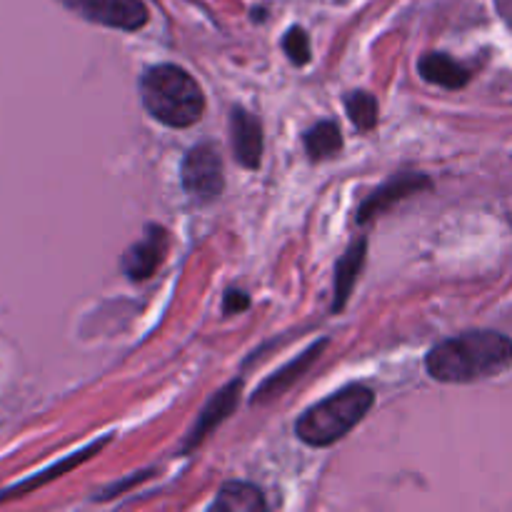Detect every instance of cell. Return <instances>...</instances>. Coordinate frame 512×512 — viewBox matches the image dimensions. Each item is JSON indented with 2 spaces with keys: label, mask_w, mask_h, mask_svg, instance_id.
<instances>
[{
  "label": "cell",
  "mask_w": 512,
  "mask_h": 512,
  "mask_svg": "<svg viewBox=\"0 0 512 512\" xmlns=\"http://www.w3.org/2000/svg\"><path fill=\"white\" fill-rule=\"evenodd\" d=\"M365 255H368V240L358 238L348 250H345V255L338 260V265H335L333 313H340V310L348 305L355 283H358L360 273H363Z\"/></svg>",
  "instance_id": "cell-11"
},
{
  "label": "cell",
  "mask_w": 512,
  "mask_h": 512,
  "mask_svg": "<svg viewBox=\"0 0 512 512\" xmlns=\"http://www.w3.org/2000/svg\"><path fill=\"white\" fill-rule=\"evenodd\" d=\"M303 145L310 160H328L338 155L340 148H343V133H340V128L333 120H320L318 125L305 130Z\"/></svg>",
  "instance_id": "cell-15"
},
{
  "label": "cell",
  "mask_w": 512,
  "mask_h": 512,
  "mask_svg": "<svg viewBox=\"0 0 512 512\" xmlns=\"http://www.w3.org/2000/svg\"><path fill=\"white\" fill-rule=\"evenodd\" d=\"M58 3L88 23L125 30V33H135L150 18L143 0H58Z\"/></svg>",
  "instance_id": "cell-5"
},
{
  "label": "cell",
  "mask_w": 512,
  "mask_h": 512,
  "mask_svg": "<svg viewBox=\"0 0 512 512\" xmlns=\"http://www.w3.org/2000/svg\"><path fill=\"white\" fill-rule=\"evenodd\" d=\"M418 73L423 80L440 85L445 90L465 88L470 83V78H473L468 65H463L460 60L450 58L445 53H425L418 60Z\"/></svg>",
  "instance_id": "cell-12"
},
{
  "label": "cell",
  "mask_w": 512,
  "mask_h": 512,
  "mask_svg": "<svg viewBox=\"0 0 512 512\" xmlns=\"http://www.w3.org/2000/svg\"><path fill=\"white\" fill-rule=\"evenodd\" d=\"M430 178L423 173H398L393 175L390 180H385L380 188H375L373 193L368 195V198L363 200V203L358 205V213H355V220H358L360 225L370 223L373 218H378V215L388 213L393 205H398L400 200L410 198V195L420 193V190H428L430 188Z\"/></svg>",
  "instance_id": "cell-7"
},
{
  "label": "cell",
  "mask_w": 512,
  "mask_h": 512,
  "mask_svg": "<svg viewBox=\"0 0 512 512\" xmlns=\"http://www.w3.org/2000/svg\"><path fill=\"white\" fill-rule=\"evenodd\" d=\"M230 143L233 155L245 170H258L263 163V125L245 108H233L230 113Z\"/></svg>",
  "instance_id": "cell-9"
},
{
  "label": "cell",
  "mask_w": 512,
  "mask_h": 512,
  "mask_svg": "<svg viewBox=\"0 0 512 512\" xmlns=\"http://www.w3.org/2000/svg\"><path fill=\"white\" fill-rule=\"evenodd\" d=\"M240 390H243V380H233V383L220 388L218 393L208 400V405H205L203 413L198 415V420H195V425L190 428V433L185 435L183 443H180V455L193 453L218 425H223L225 420L235 413V408H238L240 403Z\"/></svg>",
  "instance_id": "cell-8"
},
{
  "label": "cell",
  "mask_w": 512,
  "mask_h": 512,
  "mask_svg": "<svg viewBox=\"0 0 512 512\" xmlns=\"http://www.w3.org/2000/svg\"><path fill=\"white\" fill-rule=\"evenodd\" d=\"M180 180L183 190L198 203H210L218 198L225 188L223 158L213 143H200L185 153L180 165Z\"/></svg>",
  "instance_id": "cell-4"
},
{
  "label": "cell",
  "mask_w": 512,
  "mask_h": 512,
  "mask_svg": "<svg viewBox=\"0 0 512 512\" xmlns=\"http://www.w3.org/2000/svg\"><path fill=\"white\" fill-rule=\"evenodd\" d=\"M373 403L375 393L368 385H348L305 410L295 423V435L310 448H328L343 440L370 413Z\"/></svg>",
  "instance_id": "cell-3"
},
{
  "label": "cell",
  "mask_w": 512,
  "mask_h": 512,
  "mask_svg": "<svg viewBox=\"0 0 512 512\" xmlns=\"http://www.w3.org/2000/svg\"><path fill=\"white\" fill-rule=\"evenodd\" d=\"M140 100L158 123L168 128H190L205 113V95L198 80L180 65H153L140 78Z\"/></svg>",
  "instance_id": "cell-2"
},
{
  "label": "cell",
  "mask_w": 512,
  "mask_h": 512,
  "mask_svg": "<svg viewBox=\"0 0 512 512\" xmlns=\"http://www.w3.org/2000/svg\"><path fill=\"white\" fill-rule=\"evenodd\" d=\"M108 443H110V435H105V438H100V440H95V443H90V445H85V448H80L78 453H73V455H68V458H63V460H60V463H55V465H50V468L40 470V473L33 475V478H30V480H23V483L13 485V488L3 490V493H0V503H5V500L20 498V495L33 493L35 488H40V485L50 483V480H55V478H63L65 473H70V470H73V468L83 465L85 460H90V458H93V455H98L100 450H103Z\"/></svg>",
  "instance_id": "cell-10"
},
{
  "label": "cell",
  "mask_w": 512,
  "mask_h": 512,
  "mask_svg": "<svg viewBox=\"0 0 512 512\" xmlns=\"http://www.w3.org/2000/svg\"><path fill=\"white\" fill-rule=\"evenodd\" d=\"M153 475H155V470H143V473H140V475H133V478L123 480V483H115V485H110V488H105L103 493L95 495V500H110V498H115V495H123L125 490L133 488V485L145 483V480L153 478Z\"/></svg>",
  "instance_id": "cell-18"
},
{
  "label": "cell",
  "mask_w": 512,
  "mask_h": 512,
  "mask_svg": "<svg viewBox=\"0 0 512 512\" xmlns=\"http://www.w3.org/2000/svg\"><path fill=\"white\" fill-rule=\"evenodd\" d=\"M283 50L290 63L305 65L310 60V38L303 28H290L283 38Z\"/></svg>",
  "instance_id": "cell-17"
},
{
  "label": "cell",
  "mask_w": 512,
  "mask_h": 512,
  "mask_svg": "<svg viewBox=\"0 0 512 512\" xmlns=\"http://www.w3.org/2000/svg\"><path fill=\"white\" fill-rule=\"evenodd\" d=\"M512 368V338L498 330H468L430 348L425 370L438 383L465 385L498 378Z\"/></svg>",
  "instance_id": "cell-1"
},
{
  "label": "cell",
  "mask_w": 512,
  "mask_h": 512,
  "mask_svg": "<svg viewBox=\"0 0 512 512\" xmlns=\"http://www.w3.org/2000/svg\"><path fill=\"white\" fill-rule=\"evenodd\" d=\"M325 345H328V340H320V343L310 345V348L305 350V353L300 355V358H295L293 363H288V365H285V368H280L278 373L270 375V378L265 380V383L260 385L258 390H255V395H253V400H250V403H253V405L268 403V400H273V398H278V395H283L285 390H288L290 385L295 383V380L303 378V373L310 368V365L315 363V360H318L320 350H323Z\"/></svg>",
  "instance_id": "cell-13"
},
{
  "label": "cell",
  "mask_w": 512,
  "mask_h": 512,
  "mask_svg": "<svg viewBox=\"0 0 512 512\" xmlns=\"http://www.w3.org/2000/svg\"><path fill=\"white\" fill-rule=\"evenodd\" d=\"M268 508L260 488L250 483H240V480H230L220 488L218 498L210 505V510L218 512H258Z\"/></svg>",
  "instance_id": "cell-14"
},
{
  "label": "cell",
  "mask_w": 512,
  "mask_h": 512,
  "mask_svg": "<svg viewBox=\"0 0 512 512\" xmlns=\"http://www.w3.org/2000/svg\"><path fill=\"white\" fill-rule=\"evenodd\" d=\"M250 308V298L245 290H228L223 298V313L225 315H235V313H245Z\"/></svg>",
  "instance_id": "cell-19"
},
{
  "label": "cell",
  "mask_w": 512,
  "mask_h": 512,
  "mask_svg": "<svg viewBox=\"0 0 512 512\" xmlns=\"http://www.w3.org/2000/svg\"><path fill=\"white\" fill-rule=\"evenodd\" d=\"M168 245L170 238L163 225H145L143 238L130 245L120 258V268L135 283L153 278L155 270L163 265L165 255H168Z\"/></svg>",
  "instance_id": "cell-6"
},
{
  "label": "cell",
  "mask_w": 512,
  "mask_h": 512,
  "mask_svg": "<svg viewBox=\"0 0 512 512\" xmlns=\"http://www.w3.org/2000/svg\"><path fill=\"white\" fill-rule=\"evenodd\" d=\"M345 110H348L350 123L363 130V133H370L378 125V100H375V95L365 93V90H353L345 98Z\"/></svg>",
  "instance_id": "cell-16"
}]
</instances>
